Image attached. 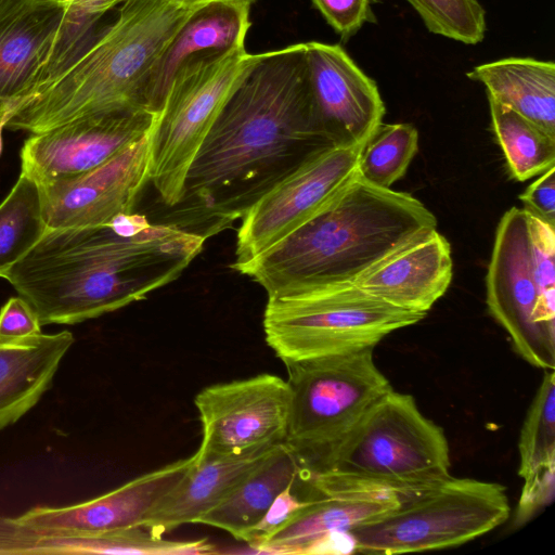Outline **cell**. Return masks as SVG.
Returning a JSON list of instances; mask_svg holds the SVG:
<instances>
[{
    "label": "cell",
    "instance_id": "obj_1",
    "mask_svg": "<svg viewBox=\"0 0 555 555\" xmlns=\"http://www.w3.org/2000/svg\"><path fill=\"white\" fill-rule=\"evenodd\" d=\"M328 146L313 112L306 42L258 53L194 157L171 223L207 240Z\"/></svg>",
    "mask_w": 555,
    "mask_h": 555
},
{
    "label": "cell",
    "instance_id": "obj_2",
    "mask_svg": "<svg viewBox=\"0 0 555 555\" xmlns=\"http://www.w3.org/2000/svg\"><path fill=\"white\" fill-rule=\"evenodd\" d=\"M206 238L175 223L125 233L112 223L48 229L5 280L41 325L76 324L144 299L176 279Z\"/></svg>",
    "mask_w": 555,
    "mask_h": 555
},
{
    "label": "cell",
    "instance_id": "obj_3",
    "mask_svg": "<svg viewBox=\"0 0 555 555\" xmlns=\"http://www.w3.org/2000/svg\"><path fill=\"white\" fill-rule=\"evenodd\" d=\"M436 228L435 215L420 199L357 173L309 220L235 271L258 283L268 298L350 284Z\"/></svg>",
    "mask_w": 555,
    "mask_h": 555
},
{
    "label": "cell",
    "instance_id": "obj_4",
    "mask_svg": "<svg viewBox=\"0 0 555 555\" xmlns=\"http://www.w3.org/2000/svg\"><path fill=\"white\" fill-rule=\"evenodd\" d=\"M195 8L125 0L65 72L10 111L4 128L35 133L91 114L144 108L149 70Z\"/></svg>",
    "mask_w": 555,
    "mask_h": 555
},
{
    "label": "cell",
    "instance_id": "obj_5",
    "mask_svg": "<svg viewBox=\"0 0 555 555\" xmlns=\"http://www.w3.org/2000/svg\"><path fill=\"white\" fill-rule=\"evenodd\" d=\"M443 429L411 395L389 390L301 477L317 493L392 491L408 495L451 477Z\"/></svg>",
    "mask_w": 555,
    "mask_h": 555
},
{
    "label": "cell",
    "instance_id": "obj_6",
    "mask_svg": "<svg viewBox=\"0 0 555 555\" xmlns=\"http://www.w3.org/2000/svg\"><path fill=\"white\" fill-rule=\"evenodd\" d=\"M487 305L529 364L555 366V227L525 208L501 218L486 276Z\"/></svg>",
    "mask_w": 555,
    "mask_h": 555
},
{
    "label": "cell",
    "instance_id": "obj_7",
    "mask_svg": "<svg viewBox=\"0 0 555 555\" xmlns=\"http://www.w3.org/2000/svg\"><path fill=\"white\" fill-rule=\"evenodd\" d=\"M425 317L350 283L270 297L262 325L268 346L286 364L374 348Z\"/></svg>",
    "mask_w": 555,
    "mask_h": 555
},
{
    "label": "cell",
    "instance_id": "obj_8",
    "mask_svg": "<svg viewBox=\"0 0 555 555\" xmlns=\"http://www.w3.org/2000/svg\"><path fill=\"white\" fill-rule=\"evenodd\" d=\"M511 507L496 482L449 477L404 495L395 508L349 530L353 551L404 554L453 547L505 522Z\"/></svg>",
    "mask_w": 555,
    "mask_h": 555
},
{
    "label": "cell",
    "instance_id": "obj_9",
    "mask_svg": "<svg viewBox=\"0 0 555 555\" xmlns=\"http://www.w3.org/2000/svg\"><path fill=\"white\" fill-rule=\"evenodd\" d=\"M373 350L285 364L292 402L283 443L296 457L300 477L314 472L364 413L392 389Z\"/></svg>",
    "mask_w": 555,
    "mask_h": 555
},
{
    "label": "cell",
    "instance_id": "obj_10",
    "mask_svg": "<svg viewBox=\"0 0 555 555\" xmlns=\"http://www.w3.org/2000/svg\"><path fill=\"white\" fill-rule=\"evenodd\" d=\"M255 57L245 47L207 53L175 75L151 130L150 181L169 208L180 202L194 157Z\"/></svg>",
    "mask_w": 555,
    "mask_h": 555
},
{
    "label": "cell",
    "instance_id": "obj_11",
    "mask_svg": "<svg viewBox=\"0 0 555 555\" xmlns=\"http://www.w3.org/2000/svg\"><path fill=\"white\" fill-rule=\"evenodd\" d=\"M362 145L328 146L261 195L243 215L236 233V270L309 220L357 175Z\"/></svg>",
    "mask_w": 555,
    "mask_h": 555
},
{
    "label": "cell",
    "instance_id": "obj_12",
    "mask_svg": "<svg viewBox=\"0 0 555 555\" xmlns=\"http://www.w3.org/2000/svg\"><path fill=\"white\" fill-rule=\"evenodd\" d=\"M291 402L287 380L269 373L205 387L194 399L202 425L197 459L240 455L283 443Z\"/></svg>",
    "mask_w": 555,
    "mask_h": 555
},
{
    "label": "cell",
    "instance_id": "obj_13",
    "mask_svg": "<svg viewBox=\"0 0 555 555\" xmlns=\"http://www.w3.org/2000/svg\"><path fill=\"white\" fill-rule=\"evenodd\" d=\"M151 130L90 170L38 183L48 229L103 225L133 212L150 181Z\"/></svg>",
    "mask_w": 555,
    "mask_h": 555
},
{
    "label": "cell",
    "instance_id": "obj_14",
    "mask_svg": "<svg viewBox=\"0 0 555 555\" xmlns=\"http://www.w3.org/2000/svg\"><path fill=\"white\" fill-rule=\"evenodd\" d=\"M156 116L145 108L115 109L30 133L21 150V172L40 183L90 170L147 133Z\"/></svg>",
    "mask_w": 555,
    "mask_h": 555
},
{
    "label": "cell",
    "instance_id": "obj_15",
    "mask_svg": "<svg viewBox=\"0 0 555 555\" xmlns=\"http://www.w3.org/2000/svg\"><path fill=\"white\" fill-rule=\"evenodd\" d=\"M309 85L319 126L333 145H363L385 105L373 79L339 44L306 42Z\"/></svg>",
    "mask_w": 555,
    "mask_h": 555
},
{
    "label": "cell",
    "instance_id": "obj_16",
    "mask_svg": "<svg viewBox=\"0 0 555 555\" xmlns=\"http://www.w3.org/2000/svg\"><path fill=\"white\" fill-rule=\"evenodd\" d=\"M196 453L143 474L94 499L69 506H36L13 518L41 533H102L141 526L154 505L179 481Z\"/></svg>",
    "mask_w": 555,
    "mask_h": 555
},
{
    "label": "cell",
    "instance_id": "obj_17",
    "mask_svg": "<svg viewBox=\"0 0 555 555\" xmlns=\"http://www.w3.org/2000/svg\"><path fill=\"white\" fill-rule=\"evenodd\" d=\"M452 275L450 244L434 229L383 258L353 284L397 308L426 314L444 295Z\"/></svg>",
    "mask_w": 555,
    "mask_h": 555
},
{
    "label": "cell",
    "instance_id": "obj_18",
    "mask_svg": "<svg viewBox=\"0 0 555 555\" xmlns=\"http://www.w3.org/2000/svg\"><path fill=\"white\" fill-rule=\"evenodd\" d=\"M250 5L244 1H210L196 7L149 70L141 90L142 106L157 114L175 75L188 61L245 47Z\"/></svg>",
    "mask_w": 555,
    "mask_h": 555
},
{
    "label": "cell",
    "instance_id": "obj_19",
    "mask_svg": "<svg viewBox=\"0 0 555 555\" xmlns=\"http://www.w3.org/2000/svg\"><path fill=\"white\" fill-rule=\"evenodd\" d=\"M64 15L52 0H0V108L30 94Z\"/></svg>",
    "mask_w": 555,
    "mask_h": 555
},
{
    "label": "cell",
    "instance_id": "obj_20",
    "mask_svg": "<svg viewBox=\"0 0 555 555\" xmlns=\"http://www.w3.org/2000/svg\"><path fill=\"white\" fill-rule=\"evenodd\" d=\"M278 446L240 455L197 459L196 454L195 462L146 514L141 526L153 535L163 538L182 525L195 524Z\"/></svg>",
    "mask_w": 555,
    "mask_h": 555
},
{
    "label": "cell",
    "instance_id": "obj_21",
    "mask_svg": "<svg viewBox=\"0 0 555 555\" xmlns=\"http://www.w3.org/2000/svg\"><path fill=\"white\" fill-rule=\"evenodd\" d=\"M309 499L293 520L254 552L314 554L325 540L399 505L404 495L392 491L331 490Z\"/></svg>",
    "mask_w": 555,
    "mask_h": 555
},
{
    "label": "cell",
    "instance_id": "obj_22",
    "mask_svg": "<svg viewBox=\"0 0 555 555\" xmlns=\"http://www.w3.org/2000/svg\"><path fill=\"white\" fill-rule=\"evenodd\" d=\"M74 344L68 331L0 345V430L29 412L49 389Z\"/></svg>",
    "mask_w": 555,
    "mask_h": 555
},
{
    "label": "cell",
    "instance_id": "obj_23",
    "mask_svg": "<svg viewBox=\"0 0 555 555\" xmlns=\"http://www.w3.org/2000/svg\"><path fill=\"white\" fill-rule=\"evenodd\" d=\"M467 77L481 82L488 98L555 134L554 62L507 57L478 65Z\"/></svg>",
    "mask_w": 555,
    "mask_h": 555
},
{
    "label": "cell",
    "instance_id": "obj_24",
    "mask_svg": "<svg viewBox=\"0 0 555 555\" xmlns=\"http://www.w3.org/2000/svg\"><path fill=\"white\" fill-rule=\"evenodd\" d=\"M300 474L301 468L296 457L281 443L195 522L222 529L242 541L245 533L264 515L276 495L287 485L295 482Z\"/></svg>",
    "mask_w": 555,
    "mask_h": 555
},
{
    "label": "cell",
    "instance_id": "obj_25",
    "mask_svg": "<svg viewBox=\"0 0 555 555\" xmlns=\"http://www.w3.org/2000/svg\"><path fill=\"white\" fill-rule=\"evenodd\" d=\"M488 100L492 129L511 176L526 181L554 167L555 134L498 101Z\"/></svg>",
    "mask_w": 555,
    "mask_h": 555
},
{
    "label": "cell",
    "instance_id": "obj_26",
    "mask_svg": "<svg viewBox=\"0 0 555 555\" xmlns=\"http://www.w3.org/2000/svg\"><path fill=\"white\" fill-rule=\"evenodd\" d=\"M65 15L37 73L44 86L65 72L92 43L111 14L125 0H52Z\"/></svg>",
    "mask_w": 555,
    "mask_h": 555
},
{
    "label": "cell",
    "instance_id": "obj_27",
    "mask_svg": "<svg viewBox=\"0 0 555 555\" xmlns=\"http://www.w3.org/2000/svg\"><path fill=\"white\" fill-rule=\"evenodd\" d=\"M522 490L555 476V374L546 370L528 409L519 442Z\"/></svg>",
    "mask_w": 555,
    "mask_h": 555
},
{
    "label": "cell",
    "instance_id": "obj_28",
    "mask_svg": "<svg viewBox=\"0 0 555 555\" xmlns=\"http://www.w3.org/2000/svg\"><path fill=\"white\" fill-rule=\"evenodd\" d=\"M47 230L40 186L21 172L11 192L0 203V278H5Z\"/></svg>",
    "mask_w": 555,
    "mask_h": 555
},
{
    "label": "cell",
    "instance_id": "obj_29",
    "mask_svg": "<svg viewBox=\"0 0 555 555\" xmlns=\"http://www.w3.org/2000/svg\"><path fill=\"white\" fill-rule=\"evenodd\" d=\"M418 150V132L411 124H380L362 145L357 173L383 188L401 179Z\"/></svg>",
    "mask_w": 555,
    "mask_h": 555
},
{
    "label": "cell",
    "instance_id": "obj_30",
    "mask_svg": "<svg viewBox=\"0 0 555 555\" xmlns=\"http://www.w3.org/2000/svg\"><path fill=\"white\" fill-rule=\"evenodd\" d=\"M436 35L477 44L486 34V12L478 0H405Z\"/></svg>",
    "mask_w": 555,
    "mask_h": 555
},
{
    "label": "cell",
    "instance_id": "obj_31",
    "mask_svg": "<svg viewBox=\"0 0 555 555\" xmlns=\"http://www.w3.org/2000/svg\"><path fill=\"white\" fill-rule=\"evenodd\" d=\"M294 483L287 485L276 495L260 520L243 537L242 541L248 543L251 548L255 550L270 541L308 504L309 500H300L293 493Z\"/></svg>",
    "mask_w": 555,
    "mask_h": 555
},
{
    "label": "cell",
    "instance_id": "obj_32",
    "mask_svg": "<svg viewBox=\"0 0 555 555\" xmlns=\"http://www.w3.org/2000/svg\"><path fill=\"white\" fill-rule=\"evenodd\" d=\"M373 0H312L330 26L347 40L369 22H375Z\"/></svg>",
    "mask_w": 555,
    "mask_h": 555
},
{
    "label": "cell",
    "instance_id": "obj_33",
    "mask_svg": "<svg viewBox=\"0 0 555 555\" xmlns=\"http://www.w3.org/2000/svg\"><path fill=\"white\" fill-rule=\"evenodd\" d=\"M42 334L34 308L21 296L11 297L0 309V345L24 343Z\"/></svg>",
    "mask_w": 555,
    "mask_h": 555
},
{
    "label": "cell",
    "instance_id": "obj_34",
    "mask_svg": "<svg viewBox=\"0 0 555 555\" xmlns=\"http://www.w3.org/2000/svg\"><path fill=\"white\" fill-rule=\"evenodd\" d=\"M519 199L522 208L555 227V166L539 175Z\"/></svg>",
    "mask_w": 555,
    "mask_h": 555
},
{
    "label": "cell",
    "instance_id": "obj_35",
    "mask_svg": "<svg viewBox=\"0 0 555 555\" xmlns=\"http://www.w3.org/2000/svg\"><path fill=\"white\" fill-rule=\"evenodd\" d=\"M165 1L171 2L177 5H181V7L192 8V7H197V5L210 2V1H244V2H249L250 4H253L256 0H165Z\"/></svg>",
    "mask_w": 555,
    "mask_h": 555
},
{
    "label": "cell",
    "instance_id": "obj_36",
    "mask_svg": "<svg viewBox=\"0 0 555 555\" xmlns=\"http://www.w3.org/2000/svg\"><path fill=\"white\" fill-rule=\"evenodd\" d=\"M9 113H10V108H7V107L0 108V125L4 124V126H5V120H7Z\"/></svg>",
    "mask_w": 555,
    "mask_h": 555
},
{
    "label": "cell",
    "instance_id": "obj_37",
    "mask_svg": "<svg viewBox=\"0 0 555 555\" xmlns=\"http://www.w3.org/2000/svg\"><path fill=\"white\" fill-rule=\"evenodd\" d=\"M4 129V124L0 125V154L2 151V130Z\"/></svg>",
    "mask_w": 555,
    "mask_h": 555
}]
</instances>
